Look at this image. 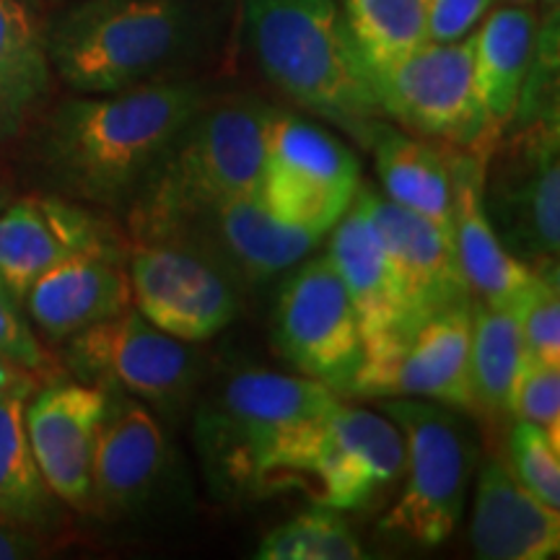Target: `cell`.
<instances>
[{
  "label": "cell",
  "mask_w": 560,
  "mask_h": 560,
  "mask_svg": "<svg viewBox=\"0 0 560 560\" xmlns=\"http://www.w3.org/2000/svg\"><path fill=\"white\" fill-rule=\"evenodd\" d=\"M30 374H34V371L21 369L19 363L9 361L5 355H0V395H3L11 384H16L19 380H24V376H30Z\"/></svg>",
  "instance_id": "8d00e7d4"
},
{
  "label": "cell",
  "mask_w": 560,
  "mask_h": 560,
  "mask_svg": "<svg viewBox=\"0 0 560 560\" xmlns=\"http://www.w3.org/2000/svg\"><path fill=\"white\" fill-rule=\"evenodd\" d=\"M47 26L34 0H0V140L16 136L50 91Z\"/></svg>",
  "instance_id": "484cf974"
},
{
  "label": "cell",
  "mask_w": 560,
  "mask_h": 560,
  "mask_svg": "<svg viewBox=\"0 0 560 560\" xmlns=\"http://www.w3.org/2000/svg\"><path fill=\"white\" fill-rule=\"evenodd\" d=\"M380 410L405 439V488L382 516L384 535L423 548L446 542L465 516L480 462L478 439L462 410L418 397H384Z\"/></svg>",
  "instance_id": "8992f818"
},
{
  "label": "cell",
  "mask_w": 560,
  "mask_h": 560,
  "mask_svg": "<svg viewBox=\"0 0 560 560\" xmlns=\"http://www.w3.org/2000/svg\"><path fill=\"white\" fill-rule=\"evenodd\" d=\"M62 359L75 380L125 392L170 418L192 402L206 374L198 342L159 330L136 306L68 338Z\"/></svg>",
  "instance_id": "52a82bcc"
},
{
  "label": "cell",
  "mask_w": 560,
  "mask_h": 560,
  "mask_svg": "<svg viewBox=\"0 0 560 560\" xmlns=\"http://www.w3.org/2000/svg\"><path fill=\"white\" fill-rule=\"evenodd\" d=\"M511 470L550 509H560V444L529 420H514L509 433Z\"/></svg>",
  "instance_id": "1f68e13d"
},
{
  "label": "cell",
  "mask_w": 560,
  "mask_h": 560,
  "mask_svg": "<svg viewBox=\"0 0 560 560\" xmlns=\"http://www.w3.org/2000/svg\"><path fill=\"white\" fill-rule=\"evenodd\" d=\"M325 255L338 270L359 317L363 361L384 359L400 348L408 340L402 293L380 234L359 198L330 229Z\"/></svg>",
  "instance_id": "ffe728a7"
},
{
  "label": "cell",
  "mask_w": 560,
  "mask_h": 560,
  "mask_svg": "<svg viewBox=\"0 0 560 560\" xmlns=\"http://www.w3.org/2000/svg\"><path fill=\"white\" fill-rule=\"evenodd\" d=\"M542 5V13L545 11H560V0H540Z\"/></svg>",
  "instance_id": "74e56055"
},
{
  "label": "cell",
  "mask_w": 560,
  "mask_h": 560,
  "mask_svg": "<svg viewBox=\"0 0 560 560\" xmlns=\"http://www.w3.org/2000/svg\"><path fill=\"white\" fill-rule=\"evenodd\" d=\"M405 472V439L382 410L338 402L293 450L280 490H304L317 506L355 511L369 506Z\"/></svg>",
  "instance_id": "8fae6325"
},
{
  "label": "cell",
  "mask_w": 560,
  "mask_h": 560,
  "mask_svg": "<svg viewBox=\"0 0 560 560\" xmlns=\"http://www.w3.org/2000/svg\"><path fill=\"white\" fill-rule=\"evenodd\" d=\"M47 552H50V542L42 532L0 520V560L45 558Z\"/></svg>",
  "instance_id": "d590c367"
},
{
  "label": "cell",
  "mask_w": 560,
  "mask_h": 560,
  "mask_svg": "<svg viewBox=\"0 0 560 560\" xmlns=\"http://www.w3.org/2000/svg\"><path fill=\"white\" fill-rule=\"evenodd\" d=\"M0 355L19 363L26 371H42L47 366V355L42 350L37 335L26 322V314L21 304L11 296L0 280Z\"/></svg>",
  "instance_id": "836d02e7"
},
{
  "label": "cell",
  "mask_w": 560,
  "mask_h": 560,
  "mask_svg": "<svg viewBox=\"0 0 560 560\" xmlns=\"http://www.w3.org/2000/svg\"><path fill=\"white\" fill-rule=\"evenodd\" d=\"M384 120L450 149L486 159L493 140L475 91L472 34L454 42H423L387 66L369 68Z\"/></svg>",
  "instance_id": "ba28073f"
},
{
  "label": "cell",
  "mask_w": 560,
  "mask_h": 560,
  "mask_svg": "<svg viewBox=\"0 0 560 560\" xmlns=\"http://www.w3.org/2000/svg\"><path fill=\"white\" fill-rule=\"evenodd\" d=\"M511 418L529 420L560 444V363L522 359L511 387Z\"/></svg>",
  "instance_id": "d6a6232c"
},
{
  "label": "cell",
  "mask_w": 560,
  "mask_h": 560,
  "mask_svg": "<svg viewBox=\"0 0 560 560\" xmlns=\"http://www.w3.org/2000/svg\"><path fill=\"white\" fill-rule=\"evenodd\" d=\"M535 5L501 3L472 32L475 91L486 112L488 136L499 140L514 122L532 55H535Z\"/></svg>",
  "instance_id": "cb8c5ba5"
},
{
  "label": "cell",
  "mask_w": 560,
  "mask_h": 560,
  "mask_svg": "<svg viewBox=\"0 0 560 560\" xmlns=\"http://www.w3.org/2000/svg\"><path fill=\"white\" fill-rule=\"evenodd\" d=\"M128 244L107 221L73 200L26 195L0 208V280L19 304L42 272L68 257Z\"/></svg>",
  "instance_id": "d6986e66"
},
{
  "label": "cell",
  "mask_w": 560,
  "mask_h": 560,
  "mask_svg": "<svg viewBox=\"0 0 560 560\" xmlns=\"http://www.w3.org/2000/svg\"><path fill=\"white\" fill-rule=\"evenodd\" d=\"M470 542L486 560H548L560 550V509L522 486L501 457L478 462Z\"/></svg>",
  "instance_id": "7402d4cb"
},
{
  "label": "cell",
  "mask_w": 560,
  "mask_h": 560,
  "mask_svg": "<svg viewBox=\"0 0 560 560\" xmlns=\"http://www.w3.org/2000/svg\"><path fill=\"white\" fill-rule=\"evenodd\" d=\"M482 208L511 255L532 268L558 262V120H532L503 130L486 156Z\"/></svg>",
  "instance_id": "30bf717a"
},
{
  "label": "cell",
  "mask_w": 560,
  "mask_h": 560,
  "mask_svg": "<svg viewBox=\"0 0 560 560\" xmlns=\"http://www.w3.org/2000/svg\"><path fill=\"white\" fill-rule=\"evenodd\" d=\"M270 112V104L260 100L206 102L132 202L260 195Z\"/></svg>",
  "instance_id": "9c48e42d"
},
{
  "label": "cell",
  "mask_w": 560,
  "mask_h": 560,
  "mask_svg": "<svg viewBox=\"0 0 560 560\" xmlns=\"http://www.w3.org/2000/svg\"><path fill=\"white\" fill-rule=\"evenodd\" d=\"M355 198L366 208L384 252H387L392 270H395L402 293L405 319H408V338L436 314L472 301L470 289L462 278L452 231L395 206L380 190L363 185V182Z\"/></svg>",
  "instance_id": "2e32d148"
},
{
  "label": "cell",
  "mask_w": 560,
  "mask_h": 560,
  "mask_svg": "<svg viewBox=\"0 0 560 560\" xmlns=\"http://www.w3.org/2000/svg\"><path fill=\"white\" fill-rule=\"evenodd\" d=\"M522 363V338L511 306L472 301L470 380L475 412L511 418V387Z\"/></svg>",
  "instance_id": "83f0119b"
},
{
  "label": "cell",
  "mask_w": 560,
  "mask_h": 560,
  "mask_svg": "<svg viewBox=\"0 0 560 560\" xmlns=\"http://www.w3.org/2000/svg\"><path fill=\"white\" fill-rule=\"evenodd\" d=\"M170 470V441L156 412L125 392H107L91 465V514L120 520L149 503Z\"/></svg>",
  "instance_id": "ac0fdd59"
},
{
  "label": "cell",
  "mask_w": 560,
  "mask_h": 560,
  "mask_svg": "<svg viewBox=\"0 0 560 560\" xmlns=\"http://www.w3.org/2000/svg\"><path fill=\"white\" fill-rule=\"evenodd\" d=\"M486 159L472 151L454 149L452 179V240L457 262L472 301L490 306H511L535 280V268L503 247L486 208H482Z\"/></svg>",
  "instance_id": "603a6c76"
},
{
  "label": "cell",
  "mask_w": 560,
  "mask_h": 560,
  "mask_svg": "<svg viewBox=\"0 0 560 560\" xmlns=\"http://www.w3.org/2000/svg\"><path fill=\"white\" fill-rule=\"evenodd\" d=\"M128 247L89 249L58 262L34 280L21 310L52 342L117 317L132 306Z\"/></svg>",
  "instance_id": "44dd1931"
},
{
  "label": "cell",
  "mask_w": 560,
  "mask_h": 560,
  "mask_svg": "<svg viewBox=\"0 0 560 560\" xmlns=\"http://www.w3.org/2000/svg\"><path fill=\"white\" fill-rule=\"evenodd\" d=\"M244 30L280 94L369 149L384 115L340 0H244Z\"/></svg>",
  "instance_id": "3957f363"
},
{
  "label": "cell",
  "mask_w": 560,
  "mask_h": 560,
  "mask_svg": "<svg viewBox=\"0 0 560 560\" xmlns=\"http://www.w3.org/2000/svg\"><path fill=\"white\" fill-rule=\"evenodd\" d=\"M342 397L304 374L240 369L195 410V446L219 499L278 493L285 459Z\"/></svg>",
  "instance_id": "7a4b0ae2"
},
{
  "label": "cell",
  "mask_w": 560,
  "mask_h": 560,
  "mask_svg": "<svg viewBox=\"0 0 560 560\" xmlns=\"http://www.w3.org/2000/svg\"><path fill=\"white\" fill-rule=\"evenodd\" d=\"M503 3H520V5H535V0H503Z\"/></svg>",
  "instance_id": "f35d334b"
},
{
  "label": "cell",
  "mask_w": 560,
  "mask_h": 560,
  "mask_svg": "<svg viewBox=\"0 0 560 560\" xmlns=\"http://www.w3.org/2000/svg\"><path fill=\"white\" fill-rule=\"evenodd\" d=\"M37 389V374L24 376L0 395V520L37 529L60 522L58 495L47 488L24 429V408Z\"/></svg>",
  "instance_id": "4316f807"
},
{
  "label": "cell",
  "mask_w": 560,
  "mask_h": 560,
  "mask_svg": "<svg viewBox=\"0 0 560 560\" xmlns=\"http://www.w3.org/2000/svg\"><path fill=\"white\" fill-rule=\"evenodd\" d=\"M260 560H361L366 550L340 511L317 506L278 524L257 545Z\"/></svg>",
  "instance_id": "f546056e"
},
{
  "label": "cell",
  "mask_w": 560,
  "mask_h": 560,
  "mask_svg": "<svg viewBox=\"0 0 560 560\" xmlns=\"http://www.w3.org/2000/svg\"><path fill=\"white\" fill-rule=\"evenodd\" d=\"M369 151L374 153L384 198L452 231L454 149H444L382 120L371 136Z\"/></svg>",
  "instance_id": "d4e9b609"
},
{
  "label": "cell",
  "mask_w": 560,
  "mask_h": 560,
  "mask_svg": "<svg viewBox=\"0 0 560 560\" xmlns=\"http://www.w3.org/2000/svg\"><path fill=\"white\" fill-rule=\"evenodd\" d=\"M499 0H425L429 9V39L454 42L478 30Z\"/></svg>",
  "instance_id": "e575fe53"
},
{
  "label": "cell",
  "mask_w": 560,
  "mask_h": 560,
  "mask_svg": "<svg viewBox=\"0 0 560 560\" xmlns=\"http://www.w3.org/2000/svg\"><path fill=\"white\" fill-rule=\"evenodd\" d=\"M195 34L192 0H75L47 26V52L75 94H115L164 79Z\"/></svg>",
  "instance_id": "277c9868"
},
{
  "label": "cell",
  "mask_w": 560,
  "mask_h": 560,
  "mask_svg": "<svg viewBox=\"0 0 560 560\" xmlns=\"http://www.w3.org/2000/svg\"><path fill=\"white\" fill-rule=\"evenodd\" d=\"M125 213L130 242H170L190 249L240 291L291 270L325 242V236L278 221L260 195L136 200Z\"/></svg>",
  "instance_id": "5b68a950"
},
{
  "label": "cell",
  "mask_w": 560,
  "mask_h": 560,
  "mask_svg": "<svg viewBox=\"0 0 560 560\" xmlns=\"http://www.w3.org/2000/svg\"><path fill=\"white\" fill-rule=\"evenodd\" d=\"M470 340L472 301H467L423 322L400 348L384 359L363 361L353 382L348 384L346 397H418L462 412H475Z\"/></svg>",
  "instance_id": "9a60e30c"
},
{
  "label": "cell",
  "mask_w": 560,
  "mask_h": 560,
  "mask_svg": "<svg viewBox=\"0 0 560 560\" xmlns=\"http://www.w3.org/2000/svg\"><path fill=\"white\" fill-rule=\"evenodd\" d=\"M522 359L560 363V283L558 262L535 268V280L514 299Z\"/></svg>",
  "instance_id": "4dcf8cb0"
},
{
  "label": "cell",
  "mask_w": 560,
  "mask_h": 560,
  "mask_svg": "<svg viewBox=\"0 0 560 560\" xmlns=\"http://www.w3.org/2000/svg\"><path fill=\"white\" fill-rule=\"evenodd\" d=\"M272 348L299 374L317 380L346 400L363 363L359 317L327 255L293 265L272 306Z\"/></svg>",
  "instance_id": "4fadbf2b"
},
{
  "label": "cell",
  "mask_w": 560,
  "mask_h": 560,
  "mask_svg": "<svg viewBox=\"0 0 560 560\" xmlns=\"http://www.w3.org/2000/svg\"><path fill=\"white\" fill-rule=\"evenodd\" d=\"M107 392L81 380L34 389L24 429L47 488L62 506L91 514V465Z\"/></svg>",
  "instance_id": "e0dca14e"
},
{
  "label": "cell",
  "mask_w": 560,
  "mask_h": 560,
  "mask_svg": "<svg viewBox=\"0 0 560 560\" xmlns=\"http://www.w3.org/2000/svg\"><path fill=\"white\" fill-rule=\"evenodd\" d=\"M206 102L210 94L200 81L182 79L73 96L47 125V172L75 200L125 210Z\"/></svg>",
  "instance_id": "6da1fadb"
},
{
  "label": "cell",
  "mask_w": 560,
  "mask_h": 560,
  "mask_svg": "<svg viewBox=\"0 0 560 560\" xmlns=\"http://www.w3.org/2000/svg\"><path fill=\"white\" fill-rule=\"evenodd\" d=\"M359 156L304 117L272 107L260 198L278 221L327 236L361 187Z\"/></svg>",
  "instance_id": "7c38bea8"
},
{
  "label": "cell",
  "mask_w": 560,
  "mask_h": 560,
  "mask_svg": "<svg viewBox=\"0 0 560 560\" xmlns=\"http://www.w3.org/2000/svg\"><path fill=\"white\" fill-rule=\"evenodd\" d=\"M132 306L159 330L206 342L240 314V289L195 252L170 242H130Z\"/></svg>",
  "instance_id": "5bb4252c"
},
{
  "label": "cell",
  "mask_w": 560,
  "mask_h": 560,
  "mask_svg": "<svg viewBox=\"0 0 560 560\" xmlns=\"http://www.w3.org/2000/svg\"><path fill=\"white\" fill-rule=\"evenodd\" d=\"M369 68L387 66L429 42L425 0H340Z\"/></svg>",
  "instance_id": "f1b7e54d"
}]
</instances>
